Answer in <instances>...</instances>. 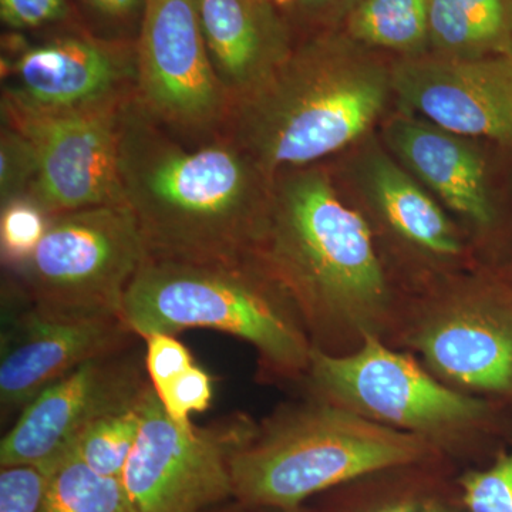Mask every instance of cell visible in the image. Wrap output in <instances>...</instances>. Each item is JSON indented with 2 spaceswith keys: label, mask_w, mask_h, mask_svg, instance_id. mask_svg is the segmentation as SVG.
I'll list each match as a JSON object with an SVG mask.
<instances>
[{
  "label": "cell",
  "mask_w": 512,
  "mask_h": 512,
  "mask_svg": "<svg viewBox=\"0 0 512 512\" xmlns=\"http://www.w3.org/2000/svg\"><path fill=\"white\" fill-rule=\"evenodd\" d=\"M306 375L323 400L427 440L429 434L480 426L493 410L483 400L443 386L370 332L350 355L313 346Z\"/></svg>",
  "instance_id": "cell-7"
},
{
  "label": "cell",
  "mask_w": 512,
  "mask_h": 512,
  "mask_svg": "<svg viewBox=\"0 0 512 512\" xmlns=\"http://www.w3.org/2000/svg\"><path fill=\"white\" fill-rule=\"evenodd\" d=\"M127 103L66 113L2 104L3 123L22 131L35 148L37 177L30 198L47 214L123 204L120 127Z\"/></svg>",
  "instance_id": "cell-11"
},
{
  "label": "cell",
  "mask_w": 512,
  "mask_h": 512,
  "mask_svg": "<svg viewBox=\"0 0 512 512\" xmlns=\"http://www.w3.org/2000/svg\"><path fill=\"white\" fill-rule=\"evenodd\" d=\"M466 512H512V447L457 478Z\"/></svg>",
  "instance_id": "cell-25"
},
{
  "label": "cell",
  "mask_w": 512,
  "mask_h": 512,
  "mask_svg": "<svg viewBox=\"0 0 512 512\" xmlns=\"http://www.w3.org/2000/svg\"><path fill=\"white\" fill-rule=\"evenodd\" d=\"M383 141L427 191L474 227L497 231L503 224L487 157L471 138L412 114L387 120Z\"/></svg>",
  "instance_id": "cell-15"
},
{
  "label": "cell",
  "mask_w": 512,
  "mask_h": 512,
  "mask_svg": "<svg viewBox=\"0 0 512 512\" xmlns=\"http://www.w3.org/2000/svg\"><path fill=\"white\" fill-rule=\"evenodd\" d=\"M247 512H318L306 510L305 507L293 508V510H274V508H262V510H247Z\"/></svg>",
  "instance_id": "cell-35"
},
{
  "label": "cell",
  "mask_w": 512,
  "mask_h": 512,
  "mask_svg": "<svg viewBox=\"0 0 512 512\" xmlns=\"http://www.w3.org/2000/svg\"><path fill=\"white\" fill-rule=\"evenodd\" d=\"M37 177L36 151L28 137L8 123L0 133V205L30 197Z\"/></svg>",
  "instance_id": "cell-26"
},
{
  "label": "cell",
  "mask_w": 512,
  "mask_h": 512,
  "mask_svg": "<svg viewBox=\"0 0 512 512\" xmlns=\"http://www.w3.org/2000/svg\"><path fill=\"white\" fill-rule=\"evenodd\" d=\"M291 28L312 29V33L336 29L352 0H268ZM311 33V35H312Z\"/></svg>",
  "instance_id": "cell-31"
},
{
  "label": "cell",
  "mask_w": 512,
  "mask_h": 512,
  "mask_svg": "<svg viewBox=\"0 0 512 512\" xmlns=\"http://www.w3.org/2000/svg\"><path fill=\"white\" fill-rule=\"evenodd\" d=\"M148 258L143 232L123 202L52 215L33 254L5 271L40 311L99 318L121 316L124 296Z\"/></svg>",
  "instance_id": "cell-6"
},
{
  "label": "cell",
  "mask_w": 512,
  "mask_h": 512,
  "mask_svg": "<svg viewBox=\"0 0 512 512\" xmlns=\"http://www.w3.org/2000/svg\"><path fill=\"white\" fill-rule=\"evenodd\" d=\"M392 86L409 113L512 153V53L478 59L430 52L399 57Z\"/></svg>",
  "instance_id": "cell-14"
},
{
  "label": "cell",
  "mask_w": 512,
  "mask_h": 512,
  "mask_svg": "<svg viewBox=\"0 0 512 512\" xmlns=\"http://www.w3.org/2000/svg\"><path fill=\"white\" fill-rule=\"evenodd\" d=\"M416 346L454 383L512 396V298L494 279L427 323Z\"/></svg>",
  "instance_id": "cell-16"
},
{
  "label": "cell",
  "mask_w": 512,
  "mask_h": 512,
  "mask_svg": "<svg viewBox=\"0 0 512 512\" xmlns=\"http://www.w3.org/2000/svg\"><path fill=\"white\" fill-rule=\"evenodd\" d=\"M49 471L32 464L0 467V512H40Z\"/></svg>",
  "instance_id": "cell-28"
},
{
  "label": "cell",
  "mask_w": 512,
  "mask_h": 512,
  "mask_svg": "<svg viewBox=\"0 0 512 512\" xmlns=\"http://www.w3.org/2000/svg\"><path fill=\"white\" fill-rule=\"evenodd\" d=\"M373 52H429V0H352L338 28Z\"/></svg>",
  "instance_id": "cell-21"
},
{
  "label": "cell",
  "mask_w": 512,
  "mask_h": 512,
  "mask_svg": "<svg viewBox=\"0 0 512 512\" xmlns=\"http://www.w3.org/2000/svg\"><path fill=\"white\" fill-rule=\"evenodd\" d=\"M429 444L328 400L289 406L232 454L234 500L245 510H293L357 478L430 460Z\"/></svg>",
  "instance_id": "cell-5"
},
{
  "label": "cell",
  "mask_w": 512,
  "mask_h": 512,
  "mask_svg": "<svg viewBox=\"0 0 512 512\" xmlns=\"http://www.w3.org/2000/svg\"><path fill=\"white\" fill-rule=\"evenodd\" d=\"M339 29L312 33L232 106L231 138L274 180L360 140L393 96L392 67Z\"/></svg>",
  "instance_id": "cell-2"
},
{
  "label": "cell",
  "mask_w": 512,
  "mask_h": 512,
  "mask_svg": "<svg viewBox=\"0 0 512 512\" xmlns=\"http://www.w3.org/2000/svg\"><path fill=\"white\" fill-rule=\"evenodd\" d=\"M212 67L232 106L291 55L293 29L268 0H195Z\"/></svg>",
  "instance_id": "cell-17"
},
{
  "label": "cell",
  "mask_w": 512,
  "mask_h": 512,
  "mask_svg": "<svg viewBox=\"0 0 512 512\" xmlns=\"http://www.w3.org/2000/svg\"><path fill=\"white\" fill-rule=\"evenodd\" d=\"M2 295V421L16 419L37 394L77 367L143 340L121 316L73 318L40 311L8 279Z\"/></svg>",
  "instance_id": "cell-13"
},
{
  "label": "cell",
  "mask_w": 512,
  "mask_h": 512,
  "mask_svg": "<svg viewBox=\"0 0 512 512\" xmlns=\"http://www.w3.org/2000/svg\"><path fill=\"white\" fill-rule=\"evenodd\" d=\"M154 392L168 416L181 426H191L192 414L205 412L214 397L211 376L195 363Z\"/></svg>",
  "instance_id": "cell-27"
},
{
  "label": "cell",
  "mask_w": 512,
  "mask_h": 512,
  "mask_svg": "<svg viewBox=\"0 0 512 512\" xmlns=\"http://www.w3.org/2000/svg\"><path fill=\"white\" fill-rule=\"evenodd\" d=\"M0 208V255L3 268L12 269L33 254L52 215L30 197L6 202Z\"/></svg>",
  "instance_id": "cell-24"
},
{
  "label": "cell",
  "mask_w": 512,
  "mask_h": 512,
  "mask_svg": "<svg viewBox=\"0 0 512 512\" xmlns=\"http://www.w3.org/2000/svg\"><path fill=\"white\" fill-rule=\"evenodd\" d=\"M83 3L104 22L126 25L141 20L146 0H83Z\"/></svg>",
  "instance_id": "cell-32"
},
{
  "label": "cell",
  "mask_w": 512,
  "mask_h": 512,
  "mask_svg": "<svg viewBox=\"0 0 512 512\" xmlns=\"http://www.w3.org/2000/svg\"><path fill=\"white\" fill-rule=\"evenodd\" d=\"M357 181L367 204L396 237L437 258L461 252L446 212L399 161L373 144L360 157Z\"/></svg>",
  "instance_id": "cell-18"
},
{
  "label": "cell",
  "mask_w": 512,
  "mask_h": 512,
  "mask_svg": "<svg viewBox=\"0 0 512 512\" xmlns=\"http://www.w3.org/2000/svg\"><path fill=\"white\" fill-rule=\"evenodd\" d=\"M501 288L504 289L505 292L512 298V256L508 264L505 265L503 274L498 275L497 278L494 279Z\"/></svg>",
  "instance_id": "cell-33"
},
{
  "label": "cell",
  "mask_w": 512,
  "mask_h": 512,
  "mask_svg": "<svg viewBox=\"0 0 512 512\" xmlns=\"http://www.w3.org/2000/svg\"><path fill=\"white\" fill-rule=\"evenodd\" d=\"M148 392L137 402L90 424L74 440L70 454L101 476L120 478L136 446Z\"/></svg>",
  "instance_id": "cell-23"
},
{
  "label": "cell",
  "mask_w": 512,
  "mask_h": 512,
  "mask_svg": "<svg viewBox=\"0 0 512 512\" xmlns=\"http://www.w3.org/2000/svg\"><path fill=\"white\" fill-rule=\"evenodd\" d=\"M121 318L138 338L210 329L248 342L266 370L308 372L313 343L288 293L254 256L239 261L148 258L124 296Z\"/></svg>",
  "instance_id": "cell-4"
},
{
  "label": "cell",
  "mask_w": 512,
  "mask_h": 512,
  "mask_svg": "<svg viewBox=\"0 0 512 512\" xmlns=\"http://www.w3.org/2000/svg\"><path fill=\"white\" fill-rule=\"evenodd\" d=\"M318 512H466L453 484L429 460L387 468L329 491Z\"/></svg>",
  "instance_id": "cell-19"
},
{
  "label": "cell",
  "mask_w": 512,
  "mask_h": 512,
  "mask_svg": "<svg viewBox=\"0 0 512 512\" xmlns=\"http://www.w3.org/2000/svg\"><path fill=\"white\" fill-rule=\"evenodd\" d=\"M144 363L154 390L171 382L194 365L187 346L170 333H154L144 339Z\"/></svg>",
  "instance_id": "cell-29"
},
{
  "label": "cell",
  "mask_w": 512,
  "mask_h": 512,
  "mask_svg": "<svg viewBox=\"0 0 512 512\" xmlns=\"http://www.w3.org/2000/svg\"><path fill=\"white\" fill-rule=\"evenodd\" d=\"M144 352L131 348L97 357L37 394L0 441V467L32 464L52 473L90 424L146 396Z\"/></svg>",
  "instance_id": "cell-12"
},
{
  "label": "cell",
  "mask_w": 512,
  "mask_h": 512,
  "mask_svg": "<svg viewBox=\"0 0 512 512\" xmlns=\"http://www.w3.org/2000/svg\"><path fill=\"white\" fill-rule=\"evenodd\" d=\"M136 43L141 109L175 137L222 136L232 103L212 67L195 0H146Z\"/></svg>",
  "instance_id": "cell-9"
},
{
  "label": "cell",
  "mask_w": 512,
  "mask_h": 512,
  "mask_svg": "<svg viewBox=\"0 0 512 512\" xmlns=\"http://www.w3.org/2000/svg\"><path fill=\"white\" fill-rule=\"evenodd\" d=\"M429 52L457 59L511 55L512 0H429Z\"/></svg>",
  "instance_id": "cell-20"
},
{
  "label": "cell",
  "mask_w": 512,
  "mask_h": 512,
  "mask_svg": "<svg viewBox=\"0 0 512 512\" xmlns=\"http://www.w3.org/2000/svg\"><path fill=\"white\" fill-rule=\"evenodd\" d=\"M256 429L244 414L181 426L151 387L120 480L134 512H205L234 500L231 458Z\"/></svg>",
  "instance_id": "cell-8"
},
{
  "label": "cell",
  "mask_w": 512,
  "mask_h": 512,
  "mask_svg": "<svg viewBox=\"0 0 512 512\" xmlns=\"http://www.w3.org/2000/svg\"><path fill=\"white\" fill-rule=\"evenodd\" d=\"M2 104L66 113L136 97L137 43L72 30L46 42L15 43L2 57Z\"/></svg>",
  "instance_id": "cell-10"
},
{
  "label": "cell",
  "mask_w": 512,
  "mask_h": 512,
  "mask_svg": "<svg viewBox=\"0 0 512 512\" xmlns=\"http://www.w3.org/2000/svg\"><path fill=\"white\" fill-rule=\"evenodd\" d=\"M0 19L13 32L50 28L70 19L67 0H0Z\"/></svg>",
  "instance_id": "cell-30"
},
{
  "label": "cell",
  "mask_w": 512,
  "mask_h": 512,
  "mask_svg": "<svg viewBox=\"0 0 512 512\" xmlns=\"http://www.w3.org/2000/svg\"><path fill=\"white\" fill-rule=\"evenodd\" d=\"M119 168L124 204L150 258L228 262L254 254L272 180L231 138L185 146L134 97L121 114Z\"/></svg>",
  "instance_id": "cell-1"
},
{
  "label": "cell",
  "mask_w": 512,
  "mask_h": 512,
  "mask_svg": "<svg viewBox=\"0 0 512 512\" xmlns=\"http://www.w3.org/2000/svg\"><path fill=\"white\" fill-rule=\"evenodd\" d=\"M205 512H247V510L238 501L232 500L228 501V503L217 505V507Z\"/></svg>",
  "instance_id": "cell-34"
},
{
  "label": "cell",
  "mask_w": 512,
  "mask_h": 512,
  "mask_svg": "<svg viewBox=\"0 0 512 512\" xmlns=\"http://www.w3.org/2000/svg\"><path fill=\"white\" fill-rule=\"evenodd\" d=\"M252 256L288 293L306 332L353 326L365 335L386 309L389 289L369 224L316 165L274 177Z\"/></svg>",
  "instance_id": "cell-3"
},
{
  "label": "cell",
  "mask_w": 512,
  "mask_h": 512,
  "mask_svg": "<svg viewBox=\"0 0 512 512\" xmlns=\"http://www.w3.org/2000/svg\"><path fill=\"white\" fill-rule=\"evenodd\" d=\"M40 512H134L120 478L101 476L70 454L50 474Z\"/></svg>",
  "instance_id": "cell-22"
}]
</instances>
